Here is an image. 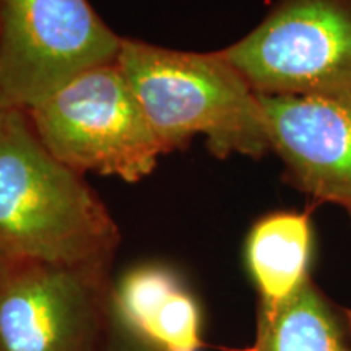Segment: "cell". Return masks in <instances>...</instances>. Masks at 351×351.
Here are the masks:
<instances>
[{"instance_id": "cell-3", "label": "cell", "mask_w": 351, "mask_h": 351, "mask_svg": "<svg viewBox=\"0 0 351 351\" xmlns=\"http://www.w3.org/2000/svg\"><path fill=\"white\" fill-rule=\"evenodd\" d=\"M26 114L44 147L82 174L138 182L166 155L117 60L73 78Z\"/></svg>"}, {"instance_id": "cell-11", "label": "cell", "mask_w": 351, "mask_h": 351, "mask_svg": "<svg viewBox=\"0 0 351 351\" xmlns=\"http://www.w3.org/2000/svg\"><path fill=\"white\" fill-rule=\"evenodd\" d=\"M135 337V335H134ZM140 340V339H138ZM156 346H153L147 341L140 340V343H127V345H121L119 348H116V351H155Z\"/></svg>"}, {"instance_id": "cell-4", "label": "cell", "mask_w": 351, "mask_h": 351, "mask_svg": "<svg viewBox=\"0 0 351 351\" xmlns=\"http://www.w3.org/2000/svg\"><path fill=\"white\" fill-rule=\"evenodd\" d=\"M219 51L257 95H351V0H276Z\"/></svg>"}, {"instance_id": "cell-12", "label": "cell", "mask_w": 351, "mask_h": 351, "mask_svg": "<svg viewBox=\"0 0 351 351\" xmlns=\"http://www.w3.org/2000/svg\"><path fill=\"white\" fill-rule=\"evenodd\" d=\"M7 108H10L7 104V101H5V98H3V93H2V88H0V112L3 111V109H7Z\"/></svg>"}, {"instance_id": "cell-5", "label": "cell", "mask_w": 351, "mask_h": 351, "mask_svg": "<svg viewBox=\"0 0 351 351\" xmlns=\"http://www.w3.org/2000/svg\"><path fill=\"white\" fill-rule=\"evenodd\" d=\"M124 38L88 0H0V88L29 109L88 70L116 62Z\"/></svg>"}, {"instance_id": "cell-6", "label": "cell", "mask_w": 351, "mask_h": 351, "mask_svg": "<svg viewBox=\"0 0 351 351\" xmlns=\"http://www.w3.org/2000/svg\"><path fill=\"white\" fill-rule=\"evenodd\" d=\"M108 270L0 256V351H103Z\"/></svg>"}, {"instance_id": "cell-8", "label": "cell", "mask_w": 351, "mask_h": 351, "mask_svg": "<svg viewBox=\"0 0 351 351\" xmlns=\"http://www.w3.org/2000/svg\"><path fill=\"white\" fill-rule=\"evenodd\" d=\"M111 309L132 335L161 351L200 348V311L173 270L142 265L111 289Z\"/></svg>"}, {"instance_id": "cell-7", "label": "cell", "mask_w": 351, "mask_h": 351, "mask_svg": "<svg viewBox=\"0 0 351 351\" xmlns=\"http://www.w3.org/2000/svg\"><path fill=\"white\" fill-rule=\"evenodd\" d=\"M258 101L285 181L351 218V95H258Z\"/></svg>"}, {"instance_id": "cell-2", "label": "cell", "mask_w": 351, "mask_h": 351, "mask_svg": "<svg viewBox=\"0 0 351 351\" xmlns=\"http://www.w3.org/2000/svg\"><path fill=\"white\" fill-rule=\"evenodd\" d=\"M117 64L166 153L197 135L218 158L270 152L258 95L221 51L187 52L124 38Z\"/></svg>"}, {"instance_id": "cell-10", "label": "cell", "mask_w": 351, "mask_h": 351, "mask_svg": "<svg viewBox=\"0 0 351 351\" xmlns=\"http://www.w3.org/2000/svg\"><path fill=\"white\" fill-rule=\"evenodd\" d=\"M313 223L309 212H274L254 223L245 239V263L258 301L276 302L309 278Z\"/></svg>"}, {"instance_id": "cell-9", "label": "cell", "mask_w": 351, "mask_h": 351, "mask_svg": "<svg viewBox=\"0 0 351 351\" xmlns=\"http://www.w3.org/2000/svg\"><path fill=\"white\" fill-rule=\"evenodd\" d=\"M243 351H351V309L309 276L282 301H258L256 339Z\"/></svg>"}, {"instance_id": "cell-1", "label": "cell", "mask_w": 351, "mask_h": 351, "mask_svg": "<svg viewBox=\"0 0 351 351\" xmlns=\"http://www.w3.org/2000/svg\"><path fill=\"white\" fill-rule=\"evenodd\" d=\"M83 176L44 147L25 109H3L0 256L111 270L119 228Z\"/></svg>"}]
</instances>
